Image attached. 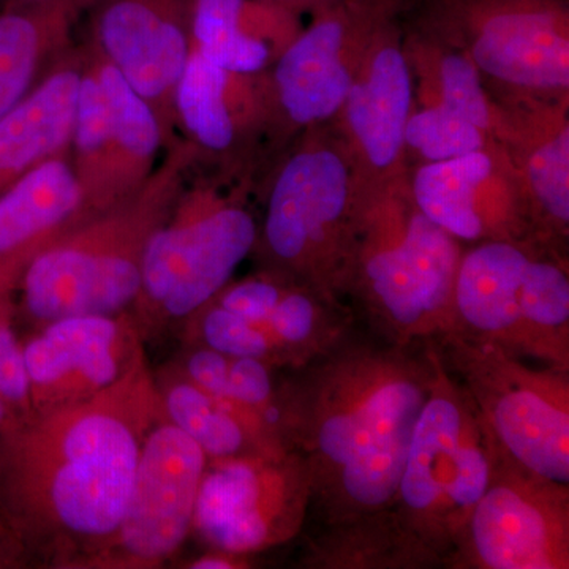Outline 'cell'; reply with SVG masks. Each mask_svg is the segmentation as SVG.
Instances as JSON below:
<instances>
[{
	"label": "cell",
	"instance_id": "cell-1",
	"mask_svg": "<svg viewBox=\"0 0 569 569\" xmlns=\"http://www.w3.org/2000/svg\"><path fill=\"white\" fill-rule=\"evenodd\" d=\"M340 340L279 387V421L305 460L320 531L310 567L388 568L385 520L432 387L433 350Z\"/></svg>",
	"mask_w": 569,
	"mask_h": 569
},
{
	"label": "cell",
	"instance_id": "cell-2",
	"mask_svg": "<svg viewBox=\"0 0 569 569\" xmlns=\"http://www.w3.org/2000/svg\"><path fill=\"white\" fill-rule=\"evenodd\" d=\"M162 418L146 359L102 395L0 437V518L29 560L91 569L121 526L146 438Z\"/></svg>",
	"mask_w": 569,
	"mask_h": 569
},
{
	"label": "cell",
	"instance_id": "cell-3",
	"mask_svg": "<svg viewBox=\"0 0 569 569\" xmlns=\"http://www.w3.org/2000/svg\"><path fill=\"white\" fill-rule=\"evenodd\" d=\"M192 167V153L176 141L137 193L40 250L18 280L17 320L36 328L59 318L132 309L146 246L173 212Z\"/></svg>",
	"mask_w": 569,
	"mask_h": 569
},
{
	"label": "cell",
	"instance_id": "cell-4",
	"mask_svg": "<svg viewBox=\"0 0 569 569\" xmlns=\"http://www.w3.org/2000/svg\"><path fill=\"white\" fill-rule=\"evenodd\" d=\"M430 343L432 387L385 520L388 568L449 567L492 471L493 451L477 407Z\"/></svg>",
	"mask_w": 569,
	"mask_h": 569
},
{
	"label": "cell",
	"instance_id": "cell-5",
	"mask_svg": "<svg viewBox=\"0 0 569 569\" xmlns=\"http://www.w3.org/2000/svg\"><path fill=\"white\" fill-rule=\"evenodd\" d=\"M459 241L417 206L356 211L342 287L396 346L436 342L452 328Z\"/></svg>",
	"mask_w": 569,
	"mask_h": 569
},
{
	"label": "cell",
	"instance_id": "cell-6",
	"mask_svg": "<svg viewBox=\"0 0 569 569\" xmlns=\"http://www.w3.org/2000/svg\"><path fill=\"white\" fill-rule=\"evenodd\" d=\"M448 336L569 372L567 269L518 241L475 247L460 257Z\"/></svg>",
	"mask_w": 569,
	"mask_h": 569
},
{
	"label": "cell",
	"instance_id": "cell-7",
	"mask_svg": "<svg viewBox=\"0 0 569 569\" xmlns=\"http://www.w3.org/2000/svg\"><path fill=\"white\" fill-rule=\"evenodd\" d=\"M257 239V222L244 206L211 190L183 189L142 257L140 293L130 309L142 340L181 331L230 283Z\"/></svg>",
	"mask_w": 569,
	"mask_h": 569
},
{
	"label": "cell",
	"instance_id": "cell-8",
	"mask_svg": "<svg viewBox=\"0 0 569 569\" xmlns=\"http://www.w3.org/2000/svg\"><path fill=\"white\" fill-rule=\"evenodd\" d=\"M497 458L569 486V372L458 336L436 340Z\"/></svg>",
	"mask_w": 569,
	"mask_h": 569
},
{
	"label": "cell",
	"instance_id": "cell-9",
	"mask_svg": "<svg viewBox=\"0 0 569 569\" xmlns=\"http://www.w3.org/2000/svg\"><path fill=\"white\" fill-rule=\"evenodd\" d=\"M355 213L340 156L320 148L295 153L277 174L258 239L269 271L337 298Z\"/></svg>",
	"mask_w": 569,
	"mask_h": 569
},
{
	"label": "cell",
	"instance_id": "cell-10",
	"mask_svg": "<svg viewBox=\"0 0 569 569\" xmlns=\"http://www.w3.org/2000/svg\"><path fill=\"white\" fill-rule=\"evenodd\" d=\"M164 149L156 112L89 41L70 160L89 213L107 211L148 182Z\"/></svg>",
	"mask_w": 569,
	"mask_h": 569
},
{
	"label": "cell",
	"instance_id": "cell-11",
	"mask_svg": "<svg viewBox=\"0 0 569 569\" xmlns=\"http://www.w3.org/2000/svg\"><path fill=\"white\" fill-rule=\"evenodd\" d=\"M310 501L309 473L293 448L208 459L192 533L208 549L252 557L298 537L309 520Z\"/></svg>",
	"mask_w": 569,
	"mask_h": 569
},
{
	"label": "cell",
	"instance_id": "cell-12",
	"mask_svg": "<svg viewBox=\"0 0 569 569\" xmlns=\"http://www.w3.org/2000/svg\"><path fill=\"white\" fill-rule=\"evenodd\" d=\"M448 568L568 569L569 486L493 455L488 488Z\"/></svg>",
	"mask_w": 569,
	"mask_h": 569
},
{
	"label": "cell",
	"instance_id": "cell-13",
	"mask_svg": "<svg viewBox=\"0 0 569 569\" xmlns=\"http://www.w3.org/2000/svg\"><path fill=\"white\" fill-rule=\"evenodd\" d=\"M206 462L192 438L160 419L142 447L121 526L91 569H156L173 559L192 535Z\"/></svg>",
	"mask_w": 569,
	"mask_h": 569
},
{
	"label": "cell",
	"instance_id": "cell-14",
	"mask_svg": "<svg viewBox=\"0 0 569 569\" xmlns=\"http://www.w3.org/2000/svg\"><path fill=\"white\" fill-rule=\"evenodd\" d=\"M21 348L33 417L102 395L146 361L130 310L48 321L21 337Z\"/></svg>",
	"mask_w": 569,
	"mask_h": 569
},
{
	"label": "cell",
	"instance_id": "cell-15",
	"mask_svg": "<svg viewBox=\"0 0 569 569\" xmlns=\"http://www.w3.org/2000/svg\"><path fill=\"white\" fill-rule=\"evenodd\" d=\"M91 43L156 112L164 149L179 140L176 88L190 56L189 0H93Z\"/></svg>",
	"mask_w": 569,
	"mask_h": 569
},
{
	"label": "cell",
	"instance_id": "cell-16",
	"mask_svg": "<svg viewBox=\"0 0 569 569\" xmlns=\"http://www.w3.org/2000/svg\"><path fill=\"white\" fill-rule=\"evenodd\" d=\"M471 51L490 77L530 89H568V17L550 0H462Z\"/></svg>",
	"mask_w": 569,
	"mask_h": 569
},
{
	"label": "cell",
	"instance_id": "cell-17",
	"mask_svg": "<svg viewBox=\"0 0 569 569\" xmlns=\"http://www.w3.org/2000/svg\"><path fill=\"white\" fill-rule=\"evenodd\" d=\"M403 0H336L280 56L274 92L287 118L313 123L331 118L346 103L350 69L343 62L348 40L381 24Z\"/></svg>",
	"mask_w": 569,
	"mask_h": 569
},
{
	"label": "cell",
	"instance_id": "cell-18",
	"mask_svg": "<svg viewBox=\"0 0 569 569\" xmlns=\"http://www.w3.org/2000/svg\"><path fill=\"white\" fill-rule=\"evenodd\" d=\"M212 301L253 329L274 369L309 365L346 339L351 321L336 298L274 271L224 284Z\"/></svg>",
	"mask_w": 569,
	"mask_h": 569
},
{
	"label": "cell",
	"instance_id": "cell-19",
	"mask_svg": "<svg viewBox=\"0 0 569 569\" xmlns=\"http://www.w3.org/2000/svg\"><path fill=\"white\" fill-rule=\"evenodd\" d=\"M92 217L70 151L36 164L0 192V287L17 290L29 261Z\"/></svg>",
	"mask_w": 569,
	"mask_h": 569
},
{
	"label": "cell",
	"instance_id": "cell-20",
	"mask_svg": "<svg viewBox=\"0 0 569 569\" xmlns=\"http://www.w3.org/2000/svg\"><path fill=\"white\" fill-rule=\"evenodd\" d=\"M86 47H71L32 92L0 118V192L36 164L70 151Z\"/></svg>",
	"mask_w": 569,
	"mask_h": 569
},
{
	"label": "cell",
	"instance_id": "cell-21",
	"mask_svg": "<svg viewBox=\"0 0 569 569\" xmlns=\"http://www.w3.org/2000/svg\"><path fill=\"white\" fill-rule=\"evenodd\" d=\"M156 377L164 417L192 438L208 459L279 455L291 449L279 422L209 395L171 362Z\"/></svg>",
	"mask_w": 569,
	"mask_h": 569
},
{
	"label": "cell",
	"instance_id": "cell-22",
	"mask_svg": "<svg viewBox=\"0 0 569 569\" xmlns=\"http://www.w3.org/2000/svg\"><path fill=\"white\" fill-rule=\"evenodd\" d=\"M92 2L41 0L0 7V118L73 47L71 32Z\"/></svg>",
	"mask_w": 569,
	"mask_h": 569
},
{
	"label": "cell",
	"instance_id": "cell-23",
	"mask_svg": "<svg viewBox=\"0 0 569 569\" xmlns=\"http://www.w3.org/2000/svg\"><path fill=\"white\" fill-rule=\"evenodd\" d=\"M343 107L370 164L392 167L406 144L411 108L410 70L399 48H378L361 80L351 82Z\"/></svg>",
	"mask_w": 569,
	"mask_h": 569
},
{
	"label": "cell",
	"instance_id": "cell-24",
	"mask_svg": "<svg viewBox=\"0 0 569 569\" xmlns=\"http://www.w3.org/2000/svg\"><path fill=\"white\" fill-rule=\"evenodd\" d=\"M490 173L485 151L430 162L415 178V206L458 241H515L479 194Z\"/></svg>",
	"mask_w": 569,
	"mask_h": 569
},
{
	"label": "cell",
	"instance_id": "cell-25",
	"mask_svg": "<svg viewBox=\"0 0 569 569\" xmlns=\"http://www.w3.org/2000/svg\"><path fill=\"white\" fill-rule=\"evenodd\" d=\"M234 73L224 71L190 48L176 88V127L179 140L201 157L228 156L238 141V111L231 104Z\"/></svg>",
	"mask_w": 569,
	"mask_h": 569
},
{
	"label": "cell",
	"instance_id": "cell-26",
	"mask_svg": "<svg viewBox=\"0 0 569 569\" xmlns=\"http://www.w3.org/2000/svg\"><path fill=\"white\" fill-rule=\"evenodd\" d=\"M247 0H189L190 48L234 74L258 73L268 66V44L247 31Z\"/></svg>",
	"mask_w": 569,
	"mask_h": 569
},
{
	"label": "cell",
	"instance_id": "cell-27",
	"mask_svg": "<svg viewBox=\"0 0 569 569\" xmlns=\"http://www.w3.org/2000/svg\"><path fill=\"white\" fill-rule=\"evenodd\" d=\"M403 141L429 162H440L482 151L485 138L477 126L438 104L410 116Z\"/></svg>",
	"mask_w": 569,
	"mask_h": 569
},
{
	"label": "cell",
	"instance_id": "cell-28",
	"mask_svg": "<svg viewBox=\"0 0 569 569\" xmlns=\"http://www.w3.org/2000/svg\"><path fill=\"white\" fill-rule=\"evenodd\" d=\"M531 192L553 227L563 230L569 222V132L563 127L531 153Z\"/></svg>",
	"mask_w": 569,
	"mask_h": 569
},
{
	"label": "cell",
	"instance_id": "cell-29",
	"mask_svg": "<svg viewBox=\"0 0 569 569\" xmlns=\"http://www.w3.org/2000/svg\"><path fill=\"white\" fill-rule=\"evenodd\" d=\"M0 396L24 425L33 418L28 373L17 335L14 290L0 287Z\"/></svg>",
	"mask_w": 569,
	"mask_h": 569
},
{
	"label": "cell",
	"instance_id": "cell-30",
	"mask_svg": "<svg viewBox=\"0 0 569 569\" xmlns=\"http://www.w3.org/2000/svg\"><path fill=\"white\" fill-rule=\"evenodd\" d=\"M441 103L445 110L466 119L479 130H488V100L475 63L463 56L451 54L441 62Z\"/></svg>",
	"mask_w": 569,
	"mask_h": 569
},
{
	"label": "cell",
	"instance_id": "cell-31",
	"mask_svg": "<svg viewBox=\"0 0 569 569\" xmlns=\"http://www.w3.org/2000/svg\"><path fill=\"white\" fill-rule=\"evenodd\" d=\"M250 556L208 549L197 559L190 560L186 568L192 569H246L252 567Z\"/></svg>",
	"mask_w": 569,
	"mask_h": 569
},
{
	"label": "cell",
	"instance_id": "cell-32",
	"mask_svg": "<svg viewBox=\"0 0 569 569\" xmlns=\"http://www.w3.org/2000/svg\"><path fill=\"white\" fill-rule=\"evenodd\" d=\"M28 561V553L21 542L0 518V568L20 567V563Z\"/></svg>",
	"mask_w": 569,
	"mask_h": 569
},
{
	"label": "cell",
	"instance_id": "cell-33",
	"mask_svg": "<svg viewBox=\"0 0 569 569\" xmlns=\"http://www.w3.org/2000/svg\"><path fill=\"white\" fill-rule=\"evenodd\" d=\"M261 2L271 3V6L280 7V9L290 11L302 10V9H325V7L331 6L336 0H261Z\"/></svg>",
	"mask_w": 569,
	"mask_h": 569
},
{
	"label": "cell",
	"instance_id": "cell-34",
	"mask_svg": "<svg viewBox=\"0 0 569 569\" xmlns=\"http://www.w3.org/2000/svg\"><path fill=\"white\" fill-rule=\"evenodd\" d=\"M33 2H41V0H0V7L24 6Z\"/></svg>",
	"mask_w": 569,
	"mask_h": 569
}]
</instances>
